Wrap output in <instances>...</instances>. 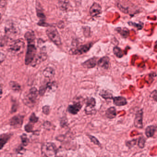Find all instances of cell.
I'll use <instances>...</instances> for the list:
<instances>
[{
    "mask_svg": "<svg viewBox=\"0 0 157 157\" xmlns=\"http://www.w3.org/2000/svg\"><path fill=\"white\" fill-rule=\"evenodd\" d=\"M114 104L117 106H124L127 104L126 99L122 96H118L114 97Z\"/></svg>",
    "mask_w": 157,
    "mask_h": 157,
    "instance_id": "obj_16",
    "label": "cell"
},
{
    "mask_svg": "<svg viewBox=\"0 0 157 157\" xmlns=\"http://www.w3.org/2000/svg\"><path fill=\"white\" fill-rule=\"evenodd\" d=\"M41 154L46 157L55 156L57 153L56 145L52 142H46L41 146Z\"/></svg>",
    "mask_w": 157,
    "mask_h": 157,
    "instance_id": "obj_1",
    "label": "cell"
},
{
    "mask_svg": "<svg viewBox=\"0 0 157 157\" xmlns=\"http://www.w3.org/2000/svg\"><path fill=\"white\" fill-rule=\"evenodd\" d=\"M156 130V126L154 125H149L145 129V135L148 138L153 137Z\"/></svg>",
    "mask_w": 157,
    "mask_h": 157,
    "instance_id": "obj_19",
    "label": "cell"
},
{
    "mask_svg": "<svg viewBox=\"0 0 157 157\" xmlns=\"http://www.w3.org/2000/svg\"><path fill=\"white\" fill-rule=\"evenodd\" d=\"M128 24L130 25H132V26L136 27L137 28L138 30H139L142 29L143 27V23H136L132 22H128Z\"/></svg>",
    "mask_w": 157,
    "mask_h": 157,
    "instance_id": "obj_30",
    "label": "cell"
},
{
    "mask_svg": "<svg viewBox=\"0 0 157 157\" xmlns=\"http://www.w3.org/2000/svg\"><path fill=\"white\" fill-rule=\"evenodd\" d=\"M9 86H10V88L13 90L19 91L21 90V86L18 83L13 81H12L9 82Z\"/></svg>",
    "mask_w": 157,
    "mask_h": 157,
    "instance_id": "obj_24",
    "label": "cell"
},
{
    "mask_svg": "<svg viewBox=\"0 0 157 157\" xmlns=\"http://www.w3.org/2000/svg\"><path fill=\"white\" fill-rule=\"evenodd\" d=\"M33 123H29L27 124L24 126V130L26 132L28 133H30V132H33Z\"/></svg>",
    "mask_w": 157,
    "mask_h": 157,
    "instance_id": "obj_32",
    "label": "cell"
},
{
    "mask_svg": "<svg viewBox=\"0 0 157 157\" xmlns=\"http://www.w3.org/2000/svg\"><path fill=\"white\" fill-rule=\"evenodd\" d=\"M43 74L46 78H51L54 77L55 71L54 69L52 68L51 67H47L44 70Z\"/></svg>",
    "mask_w": 157,
    "mask_h": 157,
    "instance_id": "obj_18",
    "label": "cell"
},
{
    "mask_svg": "<svg viewBox=\"0 0 157 157\" xmlns=\"http://www.w3.org/2000/svg\"><path fill=\"white\" fill-rule=\"evenodd\" d=\"M100 96L102 97L103 99H113L114 98L112 94L110 93V92L108 90H102L101 91L100 93Z\"/></svg>",
    "mask_w": 157,
    "mask_h": 157,
    "instance_id": "obj_23",
    "label": "cell"
},
{
    "mask_svg": "<svg viewBox=\"0 0 157 157\" xmlns=\"http://www.w3.org/2000/svg\"><path fill=\"white\" fill-rule=\"evenodd\" d=\"M24 37L27 42H35V35L33 31H29L26 32Z\"/></svg>",
    "mask_w": 157,
    "mask_h": 157,
    "instance_id": "obj_22",
    "label": "cell"
},
{
    "mask_svg": "<svg viewBox=\"0 0 157 157\" xmlns=\"http://www.w3.org/2000/svg\"><path fill=\"white\" fill-rule=\"evenodd\" d=\"M105 115H106L107 118L110 119L115 118L117 115L115 108L114 107H109L107 110H106Z\"/></svg>",
    "mask_w": 157,
    "mask_h": 157,
    "instance_id": "obj_17",
    "label": "cell"
},
{
    "mask_svg": "<svg viewBox=\"0 0 157 157\" xmlns=\"http://www.w3.org/2000/svg\"><path fill=\"white\" fill-rule=\"evenodd\" d=\"M113 52L114 55L118 58H122L124 56L123 51L119 47H115L113 49Z\"/></svg>",
    "mask_w": 157,
    "mask_h": 157,
    "instance_id": "obj_25",
    "label": "cell"
},
{
    "mask_svg": "<svg viewBox=\"0 0 157 157\" xmlns=\"http://www.w3.org/2000/svg\"><path fill=\"white\" fill-rule=\"evenodd\" d=\"M136 141H137V140H136V139H133V140H131V141H127L126 143V146L128 147H129L130 148H131V147H133V146H135L136 144Z\"/></svg>",
    "mask_w": 157,
    "mask_h": 157,
    "instance_id": "obj_35",
    "label": "cell"
},
{
    "mask_svg": "<svg viewBox=\"0 0 157 157\" xmlns=\"http://www.w3.org/2000/svg\"><path fill=\"white\" fill-rule=\"evenodd\" d=\"M47 36L53 43L57 45L61 44V39L57 30L54 27H50L47 29L46 31Z\"/></svg>",
    "mask_w": 157,
    "mask_h": 157,
    "instance_id": "obj_4",
    "label": "cell"
},
{
    "mask_svg": "<svg viewBox=\"0 0 157 157\" xmlns=\"http://www.w3.org/2000/svg\"><path fill=\"white\" fill-rule=\"evenodd\" d=\"M99 67L107 70L110 67V59L107 56H104L100 59L97 62Z\"/></svg>",
    "mask_w": 157,
    "mask_h": 157,
    "instance_id": "obj_13",
    "label": "cell"
},
{
    "mask_svg": "<svg viewBox=\"0 0 157 157\" xmlns=\"http://www.w3.org/2000/svg\"><path fill=\"white\" fill-rule=\"evenodd\" d=\"M47 89H48V87H47L46 84L41 87L39 90V95H40L41 96H43L45 93Z\"/></svg>",
    "mask_w": 157,
    "mask_h": 157,
    "instance_id": "obj_34",
    "label": "cell"
},
{
    "mask_svg": "<svg viewBox=\"0 0 157 157\" xmlns=\"http://www.w3.org/2000/svg\"><path fill=\"white\" fill-rule=\"evenodd\" d=\"M146 139L144 136H142L139 138L138 140V146L140 148H143L145 146V142H146Z\"/></svg>",
    "mask_w": 157,
    "mask_h": 157,
    "instance_id": "obj_29",
    "label": "cell"
},
{
    "mask_svg": "<svg viewBox=\"0 0 157 157\" xmlns=\"http://www.w3.org/2000/svg\"><path fill=\"white\" fill-rule=\"evenodd\" d=\"M154 49L155 51L157 52V41L155 42V44L154 46Z\"/></svg>",
    "mask_w": 157,
    "mask_h": 157,
    "instance_id": "obj_42",
    "label": "cell"
},
{
    "mask_svg": "<svg viewBox=\"0 0 157 157\" xmlns=\"http://www.w3.org/2000/svg\"><path fill=\"white\" fill-rule=\"evenodd\" d=\"M82 105L80 102L74 103L73 105H70L68 107V111L71 114L75 115L80 112L82 108Z\"/></svg>",
    "mask_w": 157,
    "mask_h": 157,
    "instance_id": "obj_11",
    "label": "cell"
},
{
    "mask_svg": "<svg viewBox=\"0 0 157 157\" xmlns=\"http://www.w3.org/2000/svg\"><path fill=\"white\" fill-rule=\"evenodd\" d=\"M92 46V43H88L87 44L80 46L74 50H71V53L72 55H82L83 53H86L88 52Z\"/></svg>",
    "mask_w": 157,
    "mask_h": 157,
    "instance_id": "obj_7",
    "label": "cell"
},
{
    "mask_svg": "<svg viewBox=\"0 0 157 157\" xmlns=\"http://www.w3.org/2000/svg\"><path fill=\"white\" fill-rule=\"evenodd\" d=\"M87 136H88V137L90 138L91 142H93L94 144L97 145V146H99V147L101 146L100 142H99V141H98L96 137H94V136H92L90 135H87Z\"/></svg>",
    "mask_w": 157,
    "mask_h": 157,
    "instance_id": "obj_31",
    "label": "cell"
},
{
    "mask_svg": "<svg viewBox=\"0 0 157 157\" xmlns=\"http://www.w3.org/2000/svg\"><path fill=\"white\" fill-rule=\"evenodd\" d=\"M2 94H3V90H2V86L0 84V100L2 96Z\"/></svg>",
    "mask_w": 157,
    "mask_h": 157,
    "instance_id": "obj_41",
    "label": "cell"
},
{
    "mask_svg": "<svg viewBox=\"0 0 157 157\" xmlns=\"http://www.w3.org/2000/svg\"><path fill=\"white\" fill-rule=\"evenodd\" d=\"M38 120H39V118L35 115V113H32V114L29 117V121L30 123L35 124L38 122Z\"/></svg>",
    "mask_w": 157,
    "mask_h": 157,
    "instance_id": "obj_33",
    "label": "cell"
},
{
    "mask_svg": "<svg viewBox=\"0 0 157 157\" xmlns=\"http://www.w3.org/2000/svg\"><path fill=\"white\" fill-rule=\"evenodd\" d=\"M102 7L99 4L94 3L90 9V13L92 17H96L101 14Z\"/></svg>",
    "mask_w": 157,
    "mask_h": 157,
    "instance_id": "obj_12",
    "label": "cell"
},
{
    "mask_svg": "<svg viewBox=\"0 0 157 157\" xmlns=\"http://www.w3.org/2000/svg\"><path fill=\"white\" fill-rule=\"evenodd\" d=\"M118 29L119 30H117V31H118L119 33H120L123 37L126 38V37L128 36V35H129V30L127 29L124 28L122 29V28H118Z\"/></svg>",
    "mask_w": 157,
    "mask_h": 157,
    "instance_id": "obj_27",
    "label": "cell"
},
{
    "mask_svg": "<svg viewBox=\"0 0 157 157\" xmlns=\"http://www.w3.org/2000/svg\"><path fill=\"white\" fill-rule=\"evenodd\" d=\"M58 5L59 8L61 10L66 11L68 9L69 6V0H59Z\"/></svg>",
    "mask_w": 157,
    "mask_h": 157,
    "instance_id": "obj_21",
    "label": "cell"
},
{
    "mask_svg": "<svg viewBox=\"0 0 157 157\" xmlns=\"http://www.w3.org/2000/svg\"><path fill=\"white\" fill-rule=\"evenodd\" d=\"M143 114L142 109L138 111L136 114L134 120V125L138 129H142L143 127Z\"/></svg>",
    "mask_w": 157,
    "mask_h": 157,
    "instance_id": "obj_10",
    "label": "cell"
},
{
    "mask_svg": "<svg viewBox=\"0 0 157 157\" xmlns=\"http://www.w3.org/2000/svg\"><path fill=\"white\" fill-rule=\"evenodd\" d=\"M97 64V58H92L88 59L82 64V66L84 68L87 69L92 68L96 66Z\"/></svg>",
    "mask_w": 157,
    "mask_h": 157,
    "instance_id": "obj_14",
    "label": "cell"
},
{
    "mask_svg": "<svg viewBox=\"0 0 157 157\" xmlns=\"http://www.w3.org/2000/svg\"><path fill=\"white\" fill-rule=\"evenodd\" d=\"M0 17H1V14H0Z\"/></svg>",
    "mask_w": 157,
    "mask_h": 157,
    "instance_id": "obj_43",
    "label": "cell"
},
{
    "mask_svg": "<svg viewBox=\"0 0 157 157\" xmlns=\"http://www.w3.org/2000/svg\"><path fill=\"white\" fill-rule=\"evenodd\" d=\"M24 41L23 39H19L15 41L10 45L9 50L11 52L14 53H21L24 48Z\"/></svg>",
    "mask_w": 157,
    "mask_h": 157,
    "instance_id": "obj_5",
    "label": "cell"
},
{
    "mask_svg": "<svg viewBox=\"0 0 157 157\" xmlns=\"http://www.w3.org/2000/svg\"><path fill=\"white\" fill-rule=\"evenodd\" d=\"M42 112L46 115H48L50 113V107L49 106H45L42 107Z\"/></svg>",
    "mask_w": 157,
    "mask_h": 157,
    "instance_id": "obj_37",
    "label": "cell"
},
{
    "mask_svg": "<svg viewBox=\"0 0 157 157\" xmlns=\"http://www.w3.org/2000/svg\"><path fill=\"white\" fill-rule=\"evenodd\" d=\"M96 104V100L94 98H88L86 101V107L85 108L86 113L88 114H92L95 110V107Z\"/></svg>",
    "mask_w": 157,
    "mask_h": 157,
    "instance_id": "obj_9",
    "label": "cell"
},
{
    "mask_svg": "<svg viewBox=\"0 0 157 157\" xmlns=\"http://www.w3.org/2000/svg\"><path fill=\"white\" fill-rule=\"evenodd\" d=\"M24 116L17 115L13 116L10 119V124L11 126L15 128H20L23 124Z\"/></svg>",
    "mask_w": 157,
    "mask_h": 157,
    "instance_id": "obj_8",
    "label": "cell"
},
{
    "mask_svg": "<svg viewBox=\"0 0 157 157\" xmlns=\"http://www.w3.org/2000/svg\"><path fill=\"white\" fill-rule=\"evenodd\" d=\"M38 94L39 92L35 87L30 89L29 93L24 98V102L25 104L29 107L34 106L36 102Z\"/></svg>",
    "mask_w": 157,
    "mask_h": 157,
    "instance_id": "obj_3",
    "label": "cell"
},
{
    "mask_svg": "<svg viewBox=\"0 0 157 157\" xmlns=\"http://www.w3.org/2000/svg\"><path fill=\"white\" fill-rule=\"evenodd\" d=\"M47 58V55L45 53L42 52L39 53L37 56V57L35 58V61H34V66H35L37 64H39L41 62L46 60Z\"/></svg>",
    "mask_w": 157,
    "mask_h": 157,
    "instance_id": "obj_20",
    "label": "cell"
},
{
    "mask_svg": "<svg viewBox=\"0 0 157 157\" xmlns=\"http://www.w3.org/2000/svg\"><path fill=\"white\" fill-rule=\"evenodd\" d=\"M24 147V146L22 145V146H19V147L17 149L16 151H17V153L18 154H24V153L26 151V149Z\"/></svg>",
    "mask_w": 157,
    "mask_h": 157,
    "instance_id": "obj_36",
    "label": "cell"
},
{
    "mask_svg": "<svg viewBox=\"0 0 157 157\" xmlns=\"http://www.w3.org/2000/svg\"><path fill=\"white\" fill-rule=\"evenodd\" d=\"M9 40L8 36H5L0 39V47L5 46L7 44Z\"/></svg>",
    "mask_w": 157,
    "mask_h": 157,
    "instance_id": "obj_28",
    "label": "cell"
},
{
    "mask_svg": "<svg viewBox=\"0 0 157 157\" xmlns=\"http://www.w3.org/2000/svg\"><path fill=\"white\" fill-rule=\"evenodd\" d=\"M21 141H22V145L24 147H26L28 144L29 143V139H28L26 134H23L20 136Z\"/></svg>",
    "mask_w": 157,
    "mask_h": 157,
    "instance_id": "obj_26",
    "label": "cell"
},
{
    "mask_svg": "<svg viewBox=\"0 0 157 157\" xmlns=\"http://www.w3.org/2000/svg\"><path fill=\"white\" fill-rule=\"evenodd\" d=\"M35 42H28L27 52L25 58V64L27 66L30 64L34 61L36 56L37 49L34 44Z\"/></svg>",
    "mask_w": 157,
    "mask_h": 157,
    "instance_id": "obj_2",
    "label": "cell"
},
{
    "mask_svg": "<svg viewBox=\"0 0 157 157\" xmlns=\"http://www.w3.org/2000/svg\"><path fill=\"white\" fill-rule=\"evenodd\" d=\"M6 57V55L3 53L0 52V64L5 61Z\"/></svg>",
    "mask_w": 157,
    "mask_h": 157,
    "instance_id": "obj_38",
    "label": "cell"
},
{
    "mask_svg": "<svg viewBox=\"0 0 157 157\" xmlns=\"http://www.w3.org/2000/svg\"><path fill=\"white\" fill-rule=\"evenodd\" d=\"M117 6L122 12L129 13L132 11V5L129 1L125 0H119L117 3Z\"/></svg>",
    "mask_w": 157,
    "mask_h": 157,
    "instance_id": "obj_6",
    "label": "cell"
},
{
    "mask_svg": "<svg viewBox=\"0 0 157 157\" xmlns=\"http://www.w3.org/2000/svg\"><path fill=\"white\" fill-rule=\"evenodd\" d=\"M37 16L41 19H44L45 18V16L42 13L37 12Z\"/></svg>",
    "mask_w": 157,
    "mask_h": 157,
    "instance_id": "obj_39",
    "label": "cell"
},
{
    "mask_svg": "<svg viewBox=\"0 0 157 157\" xmlns=\"http://www.w3.org/2000/svg\"><path fill=\"white\" fill-rule=\"evenodd\" d=\"M12 136V134H3L0 135V150H1L4 147L5 144L7 143Z\"/></svg>",
    "mask_w": 157,
    "mask_h": 157,
    "instance_id": "obj_15",
    "label": "cell"
},
{
    "mask_svg": "<svg viewBox=\"0 0 157 157\" xmlns=\"http://www.w3.org/2000/svg\"><path fill=\"white\" fill-rule=\"evenodd\" d=\"M43 125H44V127L45 128H49V127H50V126L51 125V124L50 122H48V121H46V122L44 123Z\"/></svg>",
    "mask_w": 157,
    "mask_h": 157,
    "instance_id": "obj_40",
    "label": "cell"
}]
</instances>
